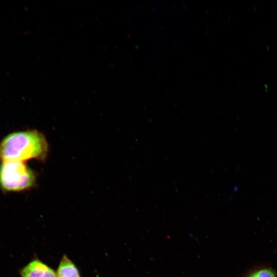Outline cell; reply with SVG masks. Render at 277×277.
I'll return each instance as SVG.
<instances>
[{
    "mask_svg": "<svg viewBox=\"0 0 277 277\" xmlns=\"http://www.w3.org/2000/svg\"><path fill=\"white\" fill-rule=\"evenodd\" d=\"M48 144L44 136L36 130L14 132L0 143V161L23 162L35 159H45Z\"/></svg>",
    "mask_w": 277,
    "mask_h": 277,
    "instance_id": "1",
    "label": "cell"
},
{
    "mask_svg": "<svg viewBox=\"0 0 277 277\" xmlns=\"http://www.w3.org/2000/svg\"><path fill=\"white\" fill-rule=\"evenodd\" d=\"M35 182L34 173L23 162L5 161L0 165V188L6 192L23 191Z\"/></svg>",
    "mask_w": 277,
    "mask_h": 277,
    "instance_id": "2",
    "label": "cell"
},
{
    "mask_svg": "<svg viewBox=\"0 0 277 277\" xmlns=\"http://www.w3.org/2000/svg\"><path fill=\"white\" fill-rule=\"evenodd\" d=\"M22 277H56L54 271L39 260L31 261L20 272Z\"/></svg>",
    "mask_w": 277,
    "mask_h": 277,
    "instance_id": "3",
    "label": "cell"
},
{
    "mask_svg": "<svg viewBox=\"0 0 277 277\" xmlns=\"http://www.w3.org/2000/svg\"><path fill=\"white\" fill-rule=\"evenodd\" d=\"M56 277H80L77 268L65 255L62 258Z\"/></svg>",
    "mask_w": 277,
    "mask_h": 277,
    "instance_id": "4",
    "label": "cell"
},
{
    "mask_svg": "<svg viewBox=\"0 0 277 277\" xmlns=\"http://www.w3.org/2000/svg\"><path fill=\"white\" fill-rule=\"evenodd\" d=\"M275 270L269 266H260L249 271L245 277H276Z\"/></svg>",
    "mask_w": 277,
    "mask_h": 277,
    "instance_id": "5",
    "label": "cell"
}]
</instances>
